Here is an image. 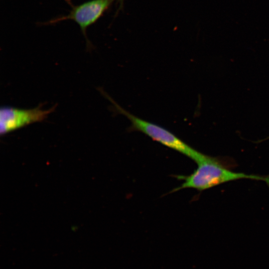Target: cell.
Listing matches in <instances>:
<instances>
[{
    "mask_svg": "<svg viewBox=\"0 0 269 269\" xmlns=\"http://www.w3.org/2000/svg\"><path fill=\"white\" fill-rule=\"evenodd\" d=\"M196 163L197 167L191 174L177 176L178 179L183 181L172 192L185 188H193L201 191L242 179L264 181L269 186V174L260 175L235 172L231 170V163H229L226 159L219 157L203 153Z\"/></svg>",
    "mask_w": 269,
    "mask_h": 269,
    "instance_id": "obj_1",
    "label": "cell"
},
{
    "mask_svg": "<svg viewBox=\"0 0 269 269\" xmlns=\"http://www.w3.org/2000/svg\"><path fill=\"white\" fill-rule=\"evenodd\" d=\"M103 95L112 104L114 111L126 117L131 122L128 131L141 132L152 140L174 150L196 162L203 153L194 149L165 128L138 118L119 105L104 92Z\"/></svg>",
    "mask_w": 269,
    "mask_h": 269,
    "instance_id": "obj_2",
    "label": "cell"
},
{
    "mask_svg": "<svg viewBox=\"0 0 269 269\" xmlns=\"http://www.w3.org/2000/svg\"><path fill=\"white\" fill-rule=\"evenodd\" d=\"M54 109L52 107L44 110L40 105L29 109L1 107L0 110V134H5L30 124L42 122Z\"/></svg>",
    "mask_w": 269,
    "mask_h": 269,
    "instance_id": "obj_3",
    "label": "cell"
},
{
    "mask_svg": "<svg viewBox=\"0 0 269 269\" xmlns=\"http://www.w3.org/2000/svg\"><path fill=\"white\" fill-rule=\"evenodd\" d=\"M113 0H93L74 9L69 17L83 30L97 20Z\"/></svg>",
    "mask_w": 269,
    "mask_h": 269,
    "instance_id": "obj_4",
    "label": "cell"
},
{
    "mask_svg": "<svg viewBox=\"0 0 269 269\" xmlns=\"http://www.w3.org/2000/svg\"><path fill=\"white\" fill-rule=\"evenodd\" d=\"M267 139H269V136L267 137L266 139H265V140H267Z\"/></svg>",
    "mask_w": 269,
    "mask_h": 269,
    "instance_id": "obj_5",
    "label": "cell"
}]
</instances>
